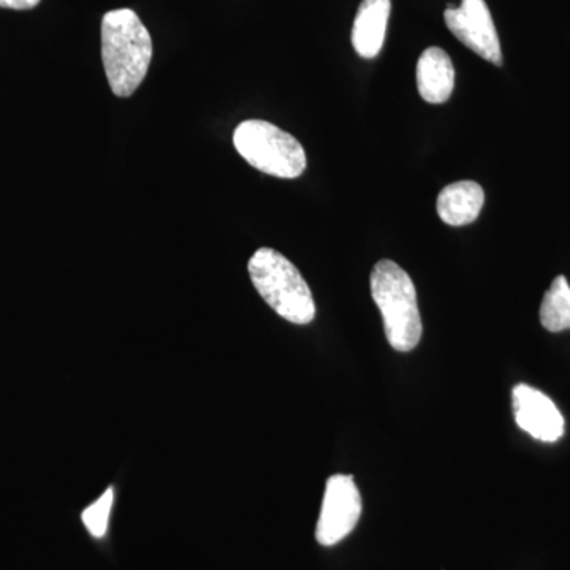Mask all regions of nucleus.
Returning <instances> with one entry per match:
<instances>
[{"instance_id":"nucleus-1","label":"nucleus","mask_w":570,"mask_h":570,"mask_svg":"<svg viewBox=\"0 0 570 570\" xmlns=\"http://www.w3.org/2000/svg\"><path fill=\"white\" fill-rule=\"evenodd\" d=\"M102 59L112 94L130 97L153 61L151 33L130 9L111 10L102 20Z\"/></svg>"},{"instance_id":"nucleus-2","label":"nucleus","mask_w":570,"mask_h":570,"mask_svg":"<svg viewBox=\"0 0 570 570\" xmlns=\"http://www.w3.org/2000/svg\"><path fill=\"white\" fill-rule=\"evenodd\" d=\"M371 295L381 311L390 346L397 352L414 351L423 325L411 276L395 262H377L371 273Z\"/></svg>"},{"instance_id":"nucleus-3","label":"nucleus","mask_w":570,"mask_h":570,"mask_svg":"<svg viewBox=\"0 0 570 570\" xmlns=\"http://www.w3.org/2000/svg\"><path fill=\"white\" fill-rule=\"evenodd\" d=\"M250 281L266 305L295 325H307L316 317V303L298 268L283 254L262 247L250 257Z\"/></svg>"},{"instance_id":"nucleus-4","label":"nucleus","mask_w":570,"mask_h":570,"mask_svg":"<svg viewBox=\"0 0 570 570\" xmlns=\"http://www.w3.org/2000/svg\"><path fill=\"white\" fill-rule=\"evenodd\" d=\"M234 145L239 156L262 174L283 179H295L305 174V148L272 122L250 119L239 124Z\"/></svg>"},{"instance_id":"nucleus-5","label":"nucleus","mask_w":570,"mask_h":570,"mask_svg":"<svg viewBox=\"0 0 570 570\" xmlns=\"http://www.w3.org/2000/svg\"><path fill=\"white\" fill-rule=\"evenodd\" d=\"M362 515V497L354 478L332 475L326 480L324 501L318 515L316 539L321 546H336L346 539Z\"/></svg>"},{"instance_id":"nucleus-6","label":"nucleus","mask_w":570,"mask_h":570,"mask_svg":"<svg viewBox=\"0 0 570 570\" xmlns=\"http://www.w3.org/2000/svg\"><path fill=\"white\" fill-rule=\"evenodd\" d=\"M445 24L469 50L494 66H502L501 43L485 0H461L460 7H448Z\"/></svg>"},{"instance_id":"nucleus-7","label":"nucleus","mask_w":570,"mask_h":570,"mask_svg":"<svg viewBox=\"0 0 570 570\" xmlns=\"http://www.w3.org/2000/svg\"><path fill=\"white\" fill-rule=\"evenodd\" d=\"M517 425L542 442H557L564 434V419L546 393L520 384L512 392Z\"/></svg>"},{"instance_id":"nucleus-8","label":"nucleus","mask_w":570,"mask_h":570,"mask_svg":"<svg viewBox=\"0 0 570 570\" xmlns=\"http://www.w3.org/2000/svg\"><path fill=\"white\" fill-rule=\"evenodd\" d=\"M392 0H363L352 29V45L360 58L374 59L384 47Z\"/></svg>"},{"instance_id":"nucleus-9","label":"nucleus","mask_w":570,"mask_h":570,"mask_svg":"<svg viewBox=\"0 0 570 570\" xmlns=\"http://www.w3.org/2000/svg\"><path fill=\"white\" fill-rule=\"evenodd\" d=\"M417 86L425 102H448L455 88V69L448 52L438 47L422 52L417 62Z\"/></svg>"},{"instance_id":"nucleus-10","label":"nucleus","mask_w":570,"mask_h":570,"mask_svg":"<svg viewBox=\"0 0 570 570\" xmlns=\"http://www.w3.org/2000/svg\"><path fill=\"white\" fill-rule=\"evenodd\" d=\"M485 205V193L475 181L449 184L438 197V214L442 223L463 227L478 219Z\"/></svg>"},{"instance_id":"nucleus-11","label":"nucleus","mask_w":570,"mask_h":570,"mask_svg":"<svg viewBox=\"0 0 570 570\" xmlns=\"http://www.w3.org/2000/svg\"><path fill=\"white\" fill-rule=\"evenodd\" d=\"M540 324L551 333L570 330V285L564 276H558L543 296Z\"/></svg>"},{"instance_id":"nucleus-12","label":"nucleus","mask_w":570,"mask_h":570,"mask_svg":"<svg viewBox=\"0 0 570 570\" xmlns=\"http://www.w3.org/2000/svg\"><path fill=\"white\" fill-rule=\"evenodd\" d=\"M112 502H115V489L110 487L102 497L92 502L89 508L82 510V523H85L86 530L91 532L92 538H104L105 532H107Z\"/></svg>"},{"instance_id":"nucleus-13","label":"nucleus","mask_w":570,"mask_h":570,"mask_svg":"<svg viewBox=\"0 0 570 570\" xmlns=\"http://www.w3.org/2000/svg\"><path fill=\"white\" fill-rule=\"evenodd\" d=\"M40 0H0L2 9L31 10L39 6Z\"/></svg>"}]
</instances>
